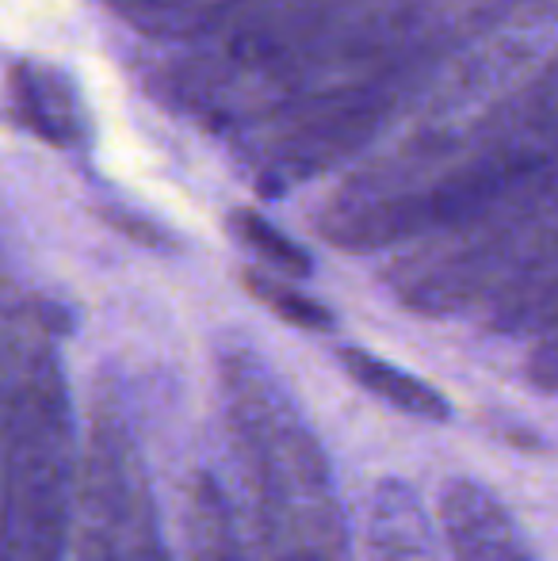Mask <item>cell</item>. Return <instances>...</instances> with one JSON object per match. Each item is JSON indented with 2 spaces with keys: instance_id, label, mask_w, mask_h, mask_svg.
I'll list each match as a JSON object with an SVG mask.
<instances>
[{
  "instance_id": "obj_1",
  "label": "cell",
  "mask_w": 558,
  "mask_h": 561,
  "mask_svg": "<svg viewBox=\"0 0 558 561\" xmlns=\"http://www.w3.org/2000/svg\"><path fill=\"white\" fill-rule=\"evenodd\" d=\"M501 8L505 0H298L238 38L187 46L157 89L180 115L238 138L413 50L475 35Z\"/></svg>"
},
{
  "instance_id": "obj_2",
  "label": "cell",
  "mask_w": 558,
  "mask_h": 561,
  "mask_svg": "<svg viewBox=\"0 0 558 561\" xmlns=\"http://www.w3.org/2000/svg\"><path fill=\"white\" fill-rule=\"evenodd\" d=\"M555 164L558 46L452 134H395L379 157H360L318 210V229L344 252L406 249L513 199Z\"/></svg>"
},
{
  "instance_id": "obj_3",
  "label": "cell",
  "mask_w": 558,
  "mask_h": 561,
  "mask_svg": "<svg viewBox=\"0 0 558 561\" xmlns=\"http://www.w3.org/2000/svg\"><path fill=\"white\" fill-rule=\"evenodd\" d=\"M406 249L387 272L406 310L455 318L482 306L498 333H536L558 295V164L513 199Z\"/></svg>"
},
{
  "instance_id": "obj_4",
  "label": "cell",
  "mask_w": 558,
  "mask_h": 561,
  "mask_svg": "<svg viewBox=\"0 0 558 561\" xmlns=\"http://www.w3.org/2000/svg\"><path fill=\"white\" fill-rule=\"evenodd\" d=\"M218 375L226 428L253 496L261 561H352L333 470L295 398L249 347L223 352Z\"/></svg>"
},
{
  "instance_id": "obj_5",
  "label": "cell",
  "mask_w": 558,
  "mask_h": 561,
  "mask_svg": "<svg viewBox=\"0 0 558 561\" xmlns=\"http://www.w3.org/2000/svg\"><path fill=\"white\" fill-rule=\"evenodd\" d=\"M81 447L50 340H23L0 428V561H66Z\"/></svg>"
},
{
  "instance_id": "obj_6",
  "label": "cell",
  "mask_w": 558,
  "mask_h": 561,
  "mask_svg": "<svg viewBox=\"0 0 558 561\" xmlns=\"http://www.w3.org/2000/svg\"><path fill=\"white\" fill-rule=\"evenodd\" d=\"M73 561H169L146 458L112 393L92 401L81 447Z\"/></svg>"
},
{
  "instance_id": "obj_7",
  "label": "cell",
  "mask_w": 558,
  "mask_h": 561,
  "mask_svg": "<svg viewBox=\"0 0 558 561\" xmlns=\"http://www.w3.org/2000/svg\"><path fill=\"white\" fill-rule=\"evenodd\" d=\"M104 4L149 38L215 46L276 20L298 0H104Z\"/></svg>"
},
{
  "instance_id": "obj_8",
  "label": "cell",
  "mask_w": 558,
  "mask_h": 561,
  "mask_svg": "<svg viewBox=\"0 0 558 561\" xmlns=\"http://www.w3.org/2000/svg\"><path fill=\"white\" fill-rule=\"evenodd\" d=\"M440 527L447 561H536L513 512L470 478L444 489Z\"/></svg>"
},
{
  "instance_id": "obj_9",
  "label": "cell",
  "mask_w": 558,
  "mask_h": 561,
  "mask_svg": "<svg viewBox=\"0 0 558 561\" xmlns=\"http://www.w3.org/2000/svg\"><path fill=\"white\" fill-rule=\"evenodd\" d=\"M364 561H447L421 493L398 478L375 485L364 519Z\"/></svg>"
},
{
  "instance_id": "obj_10",
  "label": "cell",
  "mask_w": 558,
  "mask_h": 561,
  "mask_svg": "<svg viewBox=\"0 0 558 561\" xmlns=\"http://www.w3.org/2000/svg\"><path fill=\"white\" fill-rule=\"evenodd\" d=\"M12 96L31 130L54 146H81L89 138V112L77 96V84L61 69L23 61L12 73Z\"/></svg>"
},
{
  "instance_id": "obj_11",
  "label": "cell",
  "mask_w": 558,
  "mask_h": 561,
  "mask_svg": "<svg viewBox=\"0 0 558 561\" xmlns=\"http://www.w3.org/2000/svg\"><path fill=\"white\" fill-rule=\"evenodd\" d=\"M337 363L344 367V375L356 386H364L372 398L387 401L390 409L406 416H418V421H452V401L436 390L432 382L402 370L398 363L383 359V355L367 352V347H341Z\"/></svg>"
},
{
  "instance_id": "obj_12",
  "label": "cell",
  "mask_w": 558,
  "mask_h": 561,
  "mask_svg": "<svg viewBox=\"0 0 558 561\" xmlns=\"http://www.w3.org/2000/svg\"><path fill=\"white\" fill-rule=\"evenodd\" d=\"M187 561H253L246 527L215 473H200L187 504Z\"/></svg>"
},
{
  "instance_id": "obj_13",
  "label": "cell",
  "mask_w": 558,
  "mask_h": 561,
  "mask_svg": "<svg viewBox=\"0 0 558 561\" xmlns=\"http://www.w3.org/2000/svg\"><path fill=\"white\" fill-rule=\"evenodd\" d=\"M241 287H246L249 298H257L269 313L287 321L291 329H303V333H333L337 329L333 310H329L326 302H318L314 295H306V290H298L287 275L246 272L241 275Z\"/></svg>"
},
{
  "instance_id": "obj_14",
  "label": "cell",
  "mask_w": 558,
  "mask_h": 561,
  "mask_svg": "<svg viewBox=\"0 0 558 561\" xmlns=\"http://www.w3.org/2000/svg\"><path fill=\"white\" fill-rule=\"evenodd\" d=\"M230 229H234V237L253 252V256H261L264 264L276 267L280 275H287V279H306V275L314 272L310 252H306L295 237L283 233L276 222H269L264 215H257V210L238 207L230 215Z\"/></svg>"
},
{
  "instance_id": "obj_15",
  "label": "cell",
  "mask_w": 558,
  "mask_h": 561,
  "mask_svg": "<svg viewBox=\"0 0 558 561\" xmlns=\"http://www.w3.org/2000/svg\"><path fill=\"white\" fill-rule=\"evenodd\" d=\"M23 340H8V329L0 321V428H4V409H8V390H12V370H15V355H20Z\"/></svg>"
}]
</instances>
